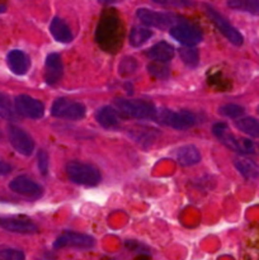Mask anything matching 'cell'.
<instances>
[{
  "label": "cell",
  "instance_id": "cell-1",
  "mask_svg": "<svg viewBox=\"0 0 259 260\" xmlns=\"http://www.w3.org/2000/svg\"><path fill=\"white\" fill-rule=\"evenodd\" d=\"M122 25L116 12H106L102 15L95 32L96 42L106 51L114 52L118 43H121Z\"/></svg>",
  "mask_w": 259,
  "mask_h": 260
},
{
  "label": "cell",
  "instance_id": "cell-2",
  "mask_svg": "<svg viewBox=\"0 0 259 260\" xmlns=\"http://www.w3.org/2000/svg\"><path fill=\"white\" fill-rule=\"evenodd\" d=\"M66 175L74 184L83 187H95L101 183V172L94 165L81 161H70L66 164Z\"/></svg>",
  "mask_w": 259,
  "mask_h": 260
},
{
  "label": "cell",
  "instance_id": "cell-3",
  "mask_svg": "<svg viewBox=\"0 0 259 260\" xmlns=\"http://www.w3.org/2000/svg\"><path fill=\"white\" fill-rule=\"evenodd\" d=\"M212 132L226 147L240 154H256L258 146L249 139H239L230 132L225 123H215L212 126Z\"/></svg>",
  "mask_w": 259,
  "mask_h": 260
},
{
  "label": "cell",
  "instance_id": "cell-4",
  "mask_svg": "<svg viewBox=\"0 0 259 260\" xmlns=\"http://www.w3.org/2000/svg\"><path fill=\"white\" fill-rule=\"evenodd\" d=\"M154 119L164 126L172 127L174 129H188L197 123V117L190 111L183 109V111H170V109H156Z\"/></svg>",
  "mask_w": 259,
  "mask_h": 260
},
{
  "label": "cell",
  "instance_id": "cell-5",
  "mask_svg": "<svg viewBox=\"0 0 259 260\" xmlns=\"http://www.w3.org/2000/svg\"><path fill=\"white\" fill-rule=\"evenodd\" d=\"M116 108L119 113L135 119H154L156 114V108L154 104L139 99H117L114 102Z\"/></svg>",
  "mask_w": 259,
  "mask_h": 260
},
{
  "label": "cell",
  "instance_id": "cell-6",
  "mask_svg": "<svg viewBox=\"0 0 259 260\" xmlns=\"http://www.w3.org/2000/svg\"><path fill=\"white\" fill-rule=\"evenodd\" d=\"M137 18L141 20L144 24L150 25V27L160 28V29H165V28H173L174 25L180 24V23L185 22L183 18L178 17V15L170 14V13H163V12H155V10L146 9V8H141L136 12Z\"/></svg>",
  "mask_w": 259,
  "mask_h": 260
},
{
  "label": "cell",
  "instance_id": "cell-7",
  "mask_svg": "<svg viewBox=\"0 0 259 260\" xmlns=\"http://www.w3.org/2000/svg\"><path fill=\"white\" fill-rule=\"evenodd\" d=\"M51 114L56 118L79 121V119H83L85 117L86 108L80 102L69 101L66 98H58L53 102L52 107H51Z\"/></svg>",
  "mask_w": 259,
  "mask_h": 260
},
{
  "label": "cell",
  "instance_id": "cell-8",
  "mask_svg": "<svg viewBox=\"0 0 259 260\" xmlns=\"http://www.w3.org/2000/svg\"><path fill=\"white\" fill-rule=\"evenodd\" d=\"M206 13H207L208 18L212 20V23L215 24V27L220 30L221 35L226 38L230 43H233L234 46H241L244 42L243 35L223 17L222 14L217 12L216 9H213L212 7L207 5L206 7Z\"/></svg>",
  "mask_w": 259,
  "mask_h": 260
},
{
  "label": "cell",
  "instance_id": "cell-9",
  "mask_svg": "<svg viewBox=\"0 0 259 260\" xmlns=\"http://www.w3.org/2000/svg\"><path fill=\"white\" fill-rule=\"evenodd\" d=\"M14 108L15 112L20 116L30 119H40L45 116V104L27 94H20L15 96Z\"/></svg>",
  "mask_w": 259,
  "mask_h": 260
},
{
  "label": "cell",
  "instance_id": "cell-10",
  "mask_svg": "<svg viewBox=\"0 0 259 260\" xmlns=\"http://www.w3.org/2000/svg\"><path fill=\"white\" fill-rule=\"evenodd\" d=\"M169 32L170 36L184 47H193V46L202 42L203 38L200 28L187 22L174 25L173 28H170Z\"/></svg>",
  "mask_w": 259,
  "mask_h": 260
},
{
  "label": "cell",
  "instance_id": "cell-11",
  "mask_svg": "<svg viewBox=\"0 0 259 260\" xmlns=\"http://www.w3.org/2000/svg\"><path fill=\"white\" fill-rule=\"evenodd\" d=\"M8 137H9L10 145L18 154L23 156H29L35 151V141L32 136L20 127L10 124L8 127Z\"/></svg>",
  "mask_w": 259,
  "mask_h": 260
},
{
  "label": "cell",
  "instance_id": "cell-12",
  "mask_svg": "<svg viewBox=\"0 0 259 260\" xmlns=\"http://www.w3.org/2000/svg\"><path fill=\"white\" fill-rule=\"evenodd\" d=\"M95 245V239L90 235L75 231H65L58 236L53 243L55 249L75 248V249H91Z\"/></svg>",
  "mask_w": 259,
  "mask_h": 260
},
{
  "label": "cell",
  "instance_id": "cell-13",
  "mask_svg": "<svg viewBox=\"0 0 259 260\" xmlns=\"http://www.w3.org/2000/svg\"><path fill=\"white\" fill-rule=\"evenodd\" d=\"M9 188L10 190H13L17 194L29 198V200H37L43 194L42 185L36 183L35 180L30 179L27 175H19V177L14 178L9 183Z\"/></svg>",
  "mask_w": 259,
  "mask_h": 260
},
{
  "label": "cell",
  "instance_id": "cell-14",
  "mask_svg": "<svg viewBox=\"0 0 259 260\" xmlns=\"http://www.w3.org/2000/svg\"><path fill=\"white\" fill-rule=\"evenodd\" d=\"M0 228L5 231L22 235H30L37 233L38 228L33 221L23 216H4L0 217Z\"/></svg>",
  "mask_w": 259,
  "mask_h": 260
},
{
  "label": "cell",
  "instance_id": "cell-15",
  "mask_svg": "<svg viewBox=\"0 0 259 260\" xmlns=\"http://www.w3.org/2000/svg\"><path fill=\"white\" fill-rule=\"evenodd\" d=\"M63 74V66L61 56L58 53H50L45 62V80L48 85H56L61 80Z\"/></svg>",
  "mask_w": 259,
  "mask_h": 260
},
{
  "label": "cell",
  "instance_id": "cell-16",
  "mask_svg": "<svg viewBox=\"0 0 259 260\" xmlns=\"http://www.w3.org/2000/svg\"><path fill=\"white\" fill-rule=\"evenodd\" d=\"M8 68L15 75H25L30 68V60L25 52L20 50H12L7 55Z\"/></svg>",
  "mask_w": 259,
  "mask_h": 260
},
{
  "label": "cell",
  "instance_id": "cell-17",
  "mask_svg": "<svg viewBox=\"0 0 259 260\" xmlns=\"http://www.w3.org/2000/svg\"><path fill=\"white\" fill-rule=\"evenodd\" d=\"M95 119L103 128H117L121 123V118L117 109L111 106H104L95 112Z\"/></svg>",
  "mask_w": 259,
  "mask_h": 260
},
{
  "label": "cell",
  "instance_id": "cell-18",
  "mask_svg": "<svg viewBox=\"0 0 259 260\" xmlns=\"http://www.w3.org/2000/svg\"><path fill=\"white\" fill-rule=\"evenodd\" d=\"M50 32L52 37L60 43H70L74 40L70 27L60 17H55L50 23Z\"/></svg>",
  "mask_w": 259,
  "mask_h": 260
},
{
  "label": "cell",
  "instance_id": "cell-19",
  "mask_svg": "<svg viewBox=\"0 0 259 260\" xmlns=\"http://www.w3.org/2000/svg\"><path fill=\"white\" fill-rule=\"evenodd\" d=\"M146 56L157 62H169L174 57V48L168 42H157L146 51Z\"/></svg>",
  "mask_w": 259,
  "mask_h": 260
},
{
  "label": "cell",
  "instance_id": "cell-20",
  "mask_svg": "<svg viewBox=\"0 0 259 260\" xmlns=\"http://www.w3.org/2000/svg\"><path fill=\"white\" fill-rule=\"evenodd\" d=\"M177 161L180 167H193L201 161V152L195 145H185L178 149Z\"/></svg>",
  "mask_w": 259,
  "mask_h": 260
},
{
  "label": "cell",
  "instance_id": "cell-21",
  "mask_svg": "<svg viewBox=\"0 0 259 260\" xmlns=\"http://www.w3.org/2000/svg\"><path fill=\"white\" fill-rule=\"evenodd\" d=\"M235 168L238 172L246 179H258L259 178V165L248 159L235 160Z\"/></svg>",
  "mask_w": 259,
  "mask_h": 260
},
{
  "label": "cell",
  "instance_id": "cell-22",
  "mask_svg": "<svg viewBox=\"0 0 259 260\" xmlns=\"http://www.w3.org/2000/svg\"><path fill=\"white\" fill-rule=\"evenodd\" d=\"M131 136L135 141L141 144L142 146H150L157 137L156 129L147 128V127H140V128L131 129Z\"/></svg>",
  "mask_w": 259,
  "mask_h": 260
},
{
  "label": "cell",
  "instance_id": "cell-23",
  "mask_svg": "<svg viewBox=\"0 0 259 260\" xmlns=\"http://www.w3.org/2000/svg\"><path fill=\"white\" fill-rule=\"evenodd\" d=\"M152 35H154V33H152L149 28L134 27L128 36L130 45H131L132 47H140V46L145 45V43L152 37Z\"/></svg>",
  "mask_w": 259,
  "mask_h": 260
},
{
  "label": "cell",
  "instance_id": "cell-24",
  "mask_svg": "<svg viewBox=\"0 0 259 260\" xmlns=\"http://www.w3.org/2000/svg\"><path fill=\"white\" fill-rule=\"evenodd\" d=\"M228 5L231 9L259 15V0H228Z\"/></svg>",
  "mask_w": 259,
  "mask_h": 260
},
{
  "label": "cell",
  "instance_id": "cell-25",
  "mask_svg": "<svg viewBox=\"0 0 259 260\" xmlns=\"http://www.w3.org/2000/svg\"><path fill=\"white\" fill-rule=\"evenodd\" d=\"M236 127L244 134L259 139V121L253 117H244L236 121Z\"/></svg>",
  "mask_w": 259,
  "mask_h": 260
},
{
  "label": "cell",
  "instance_id": "cell-26",
  "mask_svg": "<svg viewBox=\"0 0 259 260\" xmlns=\"http://www.w3.org/2000/svg\"><path fill=\"white\" fill-rule=\"evenodd\" d=\"M137 68H139V62H137L136 58L132 57V56H124L118 65V73L119 75L126 78V76L136 73Z\"/></svg>",
  "mask_w": 259,
  "mask_h": 260
},
{
  "label": "cell",
  "instance_id": "cell-27",
  "mask_svg": "<svg viewBox=\"0 0 259 260\" xmlns=\"http://www.w3.org/2000/svg\"><path fill=\"white\" fill-rule=\"evenodd\" d=\"M179 56L188 68H196L200 63L198 51L193 47H183L179 50Z\"/></svg>",
  "mask_w": 259,
  "mask_h": 260
},
{
  "label": "cell",
  "instance_id": "cell-28",
  "mask_svg": "<svg viewBox=\"0 0 259 260\" xmlns=\"http://www.w3.org/2000/svg\"><path fill=\"white\" fill-rule=\"evenodd\" d=\"M147 71H149V74H151L154 78L160 79V80H167L170 75L169 68H168L167 65H164L163 62H157V61L149 63V65H147Z\"/></svg>",
  "mask_w": 259,
  "mask_h": 260
},
{
  "label": "cell",
  "instance_id": "cell-29",
  "mask_svg": "<svg viewBox=\"0 0 259 260\" xmlns=\"http://www.w3.org/2000/svg\"><path fill=\"white\" fill-rule=\"evenodd\" d=\"M0 117L9 121L15 119V111L12 106V102L2 91H0Z\"/></svg>",
  "mask_w": 259,
  "mask_h": 260
},
{
  "label": "cell",
  "instance_id": "cell-30",
  "mask_svg": "<svg viewBox=\"0 0 259 260\" xmlns=\"http://www.w3.org/2000/svg\"><path fill=\"white\" fill-rule=\"evenodd\" d=\"M218 113L222 114L223 117H228V118L236 119L243 116L244 108L241 106H238V104H225V106L218 108Z\"/></svg>",
  "mask_w": 259,
  "mask_h": 260
},
{
  "label": "cell",
  "instance_id": "cell-31",
  "mask_svg": "<svg viewBox=\"0 0 259 260\" xmlns=\"http://www.w3.org/2000/svg\"><path fill=\"white\" fill-rule=\"evenodd\" d=\"M0 260H25V256L18 249H3L0 250Z\"/></svg>",
  "mask_w": 259,
  "mask_h": 260
},
{
  "label": "cell",
  "instance_id": "cell-32",
  "mask_svg": "<svg viewBox=\"0 0 259 260\" xmlns=\"http://www.w3.org/2000/svg\"><path fill=\"white\" fill-rule=\"evenodd\" d=\"M37 167L38 170L42 175H47L48 167H50V161H48V154L45 150H40L37 154Z\"/></svg>",
  "mask_w": 259,
  "mask_h": 260
},
{
  "label": "cell",
  "instance_id": "cell-33",
  "mask_svg": "<svg viewBox=\"0 0 259 260\" xmlns=\"http://www.w3.org/2000/svg\"><path fill=\"white\" fill-rule=\"evenodd\" d=\"M154 3L161 5H169V7H177V8H183V7H190L193 5L192 2L189 0H152Z\"/></svg>",
  "mask_w": 259,
  "mask_h": 260
},
{
  "label": "cell",
  "instance_id": "cell-34",
  "mask_svg": "<svg viewBox=\"0 0 259 260\" xmlns=\"http://www.w3.org/2000/svg\"><path fill=\"white\" fill-rule=\"evenodd\" d=\"M12 172V167L8 165L7 162L0 161V175H7Z\"/></svg>",
  "mask_w": 259,
  "mask_h": 260
},
{
  "label": "cell",
  "instance_id": "cell-35",
  "mask_svg": "<svg viewBox=\"0 0 259 260\" xmlns=\"http://www.w3.org/2000/svg\"><path fill=\"white\" fill-rule=\"evenodd\" d=\"M101 4H114V3H119L122 0H98Z\"/></svg>",
  "mask_w": 259,
  "mask_h": 260
}]
</instances>
